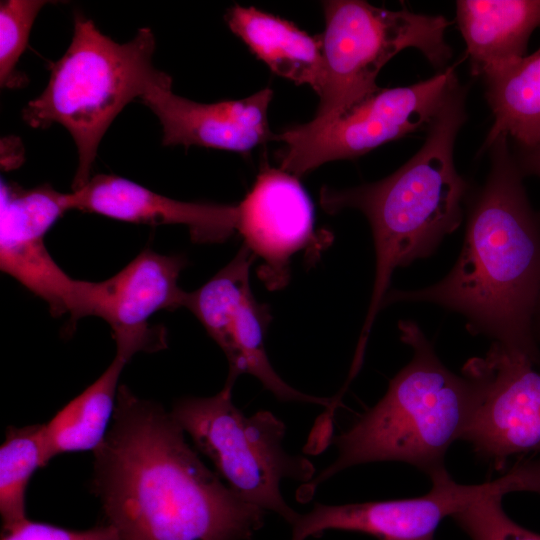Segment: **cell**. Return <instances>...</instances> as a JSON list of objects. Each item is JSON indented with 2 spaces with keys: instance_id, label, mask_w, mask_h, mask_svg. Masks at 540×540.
Listing matches in <instances>:
<instances>
[{
  "instance_id": "obj_1",
  "label": "cell",
  "mask_w": 540,
  "mask_h": 540,
  "mask_svg": "<svg viewBox=\"0 0 540 540\" xmlns=\"http://www.w3.org/2000/svg\"><path fill=\"white\" fill-rule=\"evenodd\" d=\"M93 452L91 489L117 540H251L264 524L266 511L201 461L172 413L125 385Z\"/></svg>"
},
{
  "instance_id": "obj_2",
  "label": "cell",
  "mask_w": 540,
  "mask_h": 540,
  "mask_svg": "<svg viewBox=\"0 0 540 540\" xmlns=\"http://www.w3.org/2000/svg\"><path fill=\"white\" fill-rule=\"evenodd\" d=\"M507 137L492 148V165L473 196L459 257L435 284L389 290L395 302H425L462 315L473 335H485L508 352L540 365L533 318L540 293V220L511 156ZM489 147V146H488Z\"/></svg>"
},
{
  "instance_id": "obj_3",
  "label": "cell",
  "mask_w": 540,
  "mask_h": 540,
  "mask_svg": "<svg viewBox=\"0 0 540 540\" xmlns=\"http://www.w3.org/2000/svg\"><path fill=\"white\" fill-rule=\"evenodd\" d=\"M464 103L459 84L428 125L420 150L388 177L354 188L320 191V204L327 213L357 209L366 216L373 235L375 277L356 355L365 353L396 268L431 256L462 222L468 186L455 168L453 151L466 118Z\"/></svg>"
},
{
  "instance_id": "obj_4",
  "label": "cell",
  "mask_w": 540,
  "mask_h": 540,
  "mask_svg": "<svg viewBox=\"0 0 540 540\" xmlns=\"http://www.w3.org/2000/svg\"><path fill=\"white\" fill-rule=\"evenodd\" d=\"M398 329L401 341L412 349L410 362L390 380L379 402L334 438L338 456L310 488L364 463L403 462L429 478L446 469L445 455L462 440L471 419L477 384L441 362L416 322L401 320Z\"/></svg>"
},
{
  "instance_id": "obj_5",
  "label": "cell",
  "mask_w": 540,
  "mask_h": 540,
  "mask_svg": "<svg viewBox=\"0 0 540 540\" xmlns=\"http://www.w3.org/2000/svg\"><path fill=\"white\" fill-rule=\"evenodd\" d=\"M155 47L150 28L139 29L131 41L120 44L92 20L77 15L71 43L51 65L46 88L22 110L29 126L57 123L73 137L78 152L73 191L89 181L98 145L120 111L153 87L172 83L153 65Z\"/></svg>"
},
{
  "instance_id": "obj_6",
  "label": "cell",
  "mask_w": 540,
  "mask_h": 540,
  "mask_svg": "<svg viewBox=\"0 0 540 540\" xmlns=\"http://www.w3.org/2000/svg\"><path fill=\"white\" fill-rule=\"evenodd\" d=\"M323 7L325 80L308 127L327 124L378 91L379 71L403 49H418L439 68L452 55L444 39L450 22L441 15L392 11L359 0L325 1Z\"/></svg>"
},
{
  "instance_id": "obj_7",
  "label": "cell",
  "mask_w": 540,
  "mask_h": 540,
  "mask_svg": "<svg viewBox=\"0 0 540 540\" xmlns=\"http://www.w3.org/2000/svg\"><path fill=\"white\" fill-rule=\"evenodd\" d=\"M234 383L227 378L211 397L182 398L171 413L238 496L291 525L299 513L283 499L280 483L285 478L309 481L315 468L307 458L285 451L286 426L273 413L247 416L233 404Z\"/></svg>"
},
{
  "instance_id": "obj_8",
  "label": "cell",
  "mask_w": 540,
  "mask_h": 540,
  "mask_svg": "<svg viewBox=\"0 0 540 540\" xmlns=\"http://www.w3.org/2000/svg\"><path fill=\"white\" fill-rule=\"evenodd\" d=\"M459 84L454 67L435 76L396 88H380L327 124L289 127L273 140L285 144L280 168L301 177L320 165L353 159L387 142L429 125Z\"/></svg>"
},
{
  "instance_id": "obj_9",
  "label": "cell",
  "mask_w": 540,
  "mask_h": 540,
  "mask_svg": "<svg viewBox=\"0 0 540 540\" xmlns=\"http://www.w3.org/2000/svg\"><path fill=\"white\" fill-rule=\"evenodd\" d=\"M255 258L243 244L207 283L187 293L184 307L224 352L228 378L236 380L241 374H250L279 400L333 405L334 399L310 396L292 388L272 367L265 349L270 310L255 298L250 285V267Z\"/></svg>"
},
{
  "instance_id": "obj_10",
  "label": "cell",
  "mask_w": 540,
  "mask_h": 540,
  "mask_svg": "<svg viewBox=\"0 0 540 540\" xmlns=\"http://www.w3.org/2000/svg\"><path fill=\"white\" fill-rule=\"evenodd\" d=\"M534 366L493 342L484 357L462 368L478 388L462 440L496 470L512 456L540 451V372Z\"/></svg>"
},
{
  "instance_id": "obj_11",
  "label": "cell",
  "mask_w": 540,
  "mask_h": 540,
  "mask_svg": "<svg viewBox=\"0 0 540 540\" xmlns=\"http://www.w3.org/2000/svg\"><path fill=\"white\" fill-rule=\"evenodd\" d=\"M187 260L146 249L113 277L101 282L80 280L72 322L88 316L105 320L116 342V355L128 360L137 352L166 347L162 327L147 320L160 310L184 307L186 291L178 285Z\"/></svg>"
},
{
  "instance_id": "obj_12",
  "label": "cell",
  "mask_w": 540,
  "mask_h": 540,
  "mask_svg": "<svg viewBox=\"0 0 540 540\" xmlns=\"http://www.w3.org/2000/svg\"><path fill=\"white\" fill-rule=\"evenodd\" d=\"M430 490L418 497L325 505L317 503L291 524L290 540H305L325 531L358 532L378 540H435L442 520L480 496L512 492L508 474L477 485L457 483L445 469L430 477Z\"/></svg>"
},
{
  "instance_id": "obj_13",
  "label": "cell",
  "mask_w": 540,
  "mask_h": 540,
  "mask_svg": "<svg viewBox=\"0 0 540 540\" xmlns=\"http://www.w3.org/2000/svg\"><path fill=\"white\" fill-rule=\"evenodd\" d=\"M236 231L262 262L257 275L269 290L285 287L292 257L302 250L317 255L331 235H318L313 204L298 177L269 166L260 167L251 190L237 205Z\"/></svg>"
},
{
  "instance_id": "obj_14",
  "label": "cell",
  "mask_w": 540,
  "mask_h": 540,
  "mask_svg": "<svg viewBox=\"0 0 540 540\" xmlns=\"http://www.w3.org/2000/svg\"><path fill=\"white\" fill-rule=\"evenodd\" d=\"M171 87L172 83L155 86L141 98L160 121L163 145L247 153L273 140L267 119L273 96L270 88L241 100L204 104L174 94Z\"/></svg>"
},
{
  "instance_id": "obj_15",
  "label": "cell",
  "mask_w": 540,
  "mask_h": 540,
  "mask_svg": "<svg viewBox=\"0 0 540 540\" xmlns=\"http://www.w3.org/2000/svg\"><path fill=\"white\" fill-rule=\"evenodd\" d=\"M67 204L69 210L125 222L181 224L188 228L192 241L200 244L222 243L237 227V205L182 202L110 174H97L67 193Z\"/></svg>"
},
{
  "instance_id": "obj_16",
  "label": "cell",
  "mask_w": 540,
  "mask_h": 540,
  "mask_svg": "<svg viewBox=\"0 0 540 540\" xmlns=\"http://www.w3.org/2000/svg\"><path fill=\"white\" fill-rule=\"evenodd\" d=\"M456 17L474 75H492L523 58L540 26V0H459Z\"/></svg>"
},
{
  "instance_id": "obj_17",
  "label": "cell",
  "mask_w": 540,
  "mask_h": 540,
  "mask_svg": "<svg viewBox=\"0 0 540 540\" xmlns=\"http://www.w3.org/2000/svg\"><path fill=\"white\" fill-rule=\"evenodd\" d=\"M230 30L278 76L310 86L318 95L325 80L321 36H311L292 22L254 7H231Z\"/></svg>"
},
{
  "instance_id": "obj_18",
  "label": "cell",
  "mask_w": 540,
  "mask_h": 540,
  "mask_svg": "<svg viewBox=\"0 0 540 540\" xmlns=\"http://www.w3.org/2000/svg\"><path fill=\"white\" fill-rule=\"evenodd\" d=\"M126 360L115 356L102 375L43 424L47 464L57 455L75 451H95L112 422L117 383Z\"/></svg>"
},
{
  "instance_id": "obj_19",
  "label": "cell",
  "mask_w": 540,
  "mask_h": 540,
  "mask_svg": "<svg viewBox=\"0 0 540 540\" xmlns=\"http://www.w3.org/2000/svg\"><path fill=\"white\" fill-rule=\"evenodd\" d=\"M494 123L486 138L511 137L521 148L540 143V47L529 56L485 77Z\"/></svg>"
},
{
  "instance_id": "obj_20",
  "label": "cell",
  "mask_w": 540,
  "mask_h": 540,
  "mask_svg": "<svg viewBox=\"0 0 540 540\" xmlns=\"http://www.w3.org/2000/svg\"><path fill=\"white\" fill-rule=\"evenodd\" d=\"M0 268L47 302L53 316H73L80 280L72 279L57 265L44 237L0 231Z\"/></svg>"
},
{
  "instance_id": "obj_21",
  "label": "cell",
  "mask_w": 540,
  "mask_h": 540,
  "mask_svg": "<svg viewBox=\"0 0 540 540\" xmlns=\"http://www.w3.org/2000/svg\"><path fill=\"white\" fill-rule=\"evenodd\" d=\"M47 465L43 424L10 426L0 447V514L2 530L27 520L25 494L33 473Z\"/></svg>"
},
{
  "instance_id": "obj_22",
  "label": "cell",
  "mask_w": 540,
  "mask_h": 540,
  "mask_svg": "<svg viewBox=\"0 0 540 540\" xmlns=\"http://www.w3.org/2000/svg\"><path fill=\"white\" fill-rule=\"evenodd\" d=\"M503 496L501 492L480 496L451 518L471 540H540V534L517 524L505 513Z\"/></svg>"
},
{
  "instance_id": "obj_23",
  "label": "cell",
  "mask_w": 540,
  "mask_h": 540,
  "mask_svg": "<svg viewBox=\"0 0 540 540\" xmlns=\"http://www.w3.org/2000/svg\"><path fill=\"white\" fill-rule=\"evenodd\" d=\"M43 0H8L0 4V84L1 87L21 85L15 68L26 49L33 22Z\"/></svg>"
},
{
  "instance_id": "obj_24",
  "label": "cell",
  "mask_w": 540,
  "mask_h": 540,
  "mask_svg": "<svg viewBox=\"0 0 540 540\" xmlns=\"http://www.w3.org/2000/svg\"><path fill=\"white\" fill-rule=\"evenodd\" d=\"M1 540H117V534L115 529L106 523L78 531L28 518L2 530Z\"/></svg>"
},
{
  "instance_id": "obj_25",
  "label": "cell",
  "mask_w": 540,
  "mask_h": 540,
  "mask_svg": "<svg viewBox=\"0 0 540 540\" xmlns=\"http://www.w3.org/2000/svg\"><path fill=\"white\" fill-rule=\"evenodd\" d=\"M514 492L527 491L540 494V459L516 463L509 471Z\"/></svg>"
},
{
  "instance_id": "obj_26",
  "label": "cell",
  "mask_w": 540,
  "mask_h": 540,
  "mask_svg": "<svg viewBox=\"0 0 540 540\" xmlns=\"http://www.w3.org/2000/svg\"><path fill=\"white\" fill-rule=\"evenodd\" d=\"M518 166L522 173L534 174L540 177V143L533 148L523 149Z\"/></svg>"
},
{
  "instance_id": "obj_27",
  "label": "cell",
  "mask_w": 540,
  "mask_h": 540,
  "mask_svg": "<svg viewBox=\"0 0 540 540\" xmlns=\"http://www.w3.org/2000/svg\"><path fill=\"white\" fill-rule=\"evenodd\" d=\"M533 330L537 341L540 340V293L533 318Z\"/></svg>"
}]
</instances>
